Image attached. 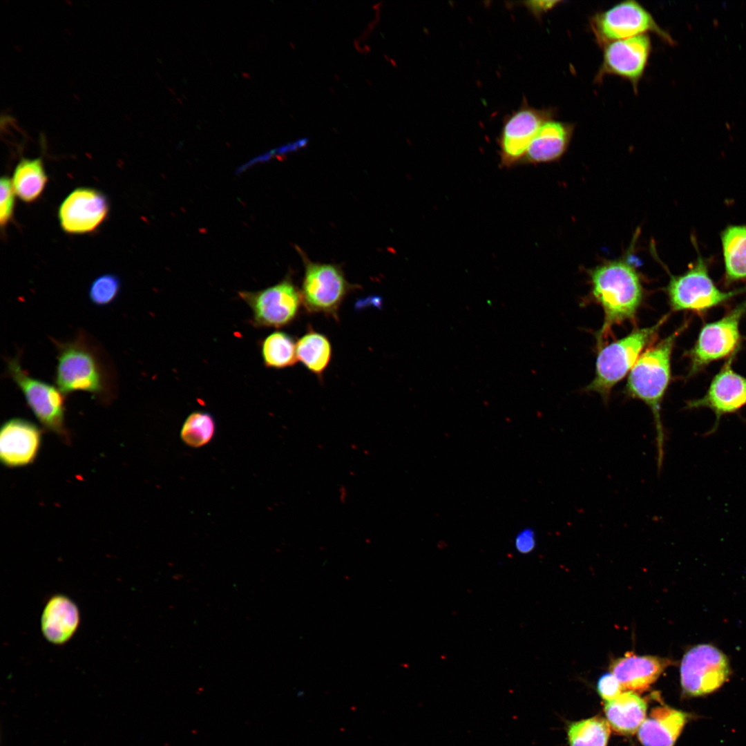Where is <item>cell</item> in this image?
Returning <instances> with one entry per match:
<instances>
[{
	"label": "cell",
	"instance_id": "1",
	"mask_svg": "<svg viewBox=\"0 0 746 746\" xmlns=\"http://www.w3.org/2000/svg\"><path fill=\"white\" fill-rule=\"evenodd\" d=\"M57 350L55 383L65 395L89 393L95 400L109 404L116 396L117 374L101 345L82 330L66 341L52 339Z\"/></svg>",
	"mask_w": 746,
	"mask_h": 746
},
{
	"label": "cell",
	"instance_id": "2",
	"mask_svg": "<svg viewBox=\"0 0 746 746\" xmlns=\"http://www.w3.org/2000/svg\"><path fill=\"white\" fill-rule=\"evenodd\" d=\"M590 278L592 296L604 315L597 336L600 345L613 326L635 318L642 301L643 287L638 271L624 259L595 267Z\"/></svg>",
	"mask_w": 746,
	"mask_h": 746
},
{
	"label": "cell",
	"instance_id": "3",
	"mask_svg": "<svg viewBox=\"0 0 746 746\" xmlns=\"http://www.w3.org/2000/svg\"><path fill=\"white\" fill-rule=\"evenodd\" d=\"M688 325L685 322L669 336L645 350L629 374L625 392L644 402L653 415L658 448V468L660 470L664 455V434L660 408L671 379V358L675 343Z\"/></svg>",
	"mask_w": 746,
	"mask_h": 746
},
{
	"label": "cell",
	"instance_id": "4",
	"mask_svg": "<svg viewBox=\"0 0 746 746\" xmlns=\"http://www.w3.org/2000/svg\"><path fill=\"white\" fill-rule=\"evenodd\" d=\"M667 317L665 315L652 326L635 329L602 345L597 353L594 378L585 390L607 400L612 388L631 371L642 350L656 339Z\"/></svg>",
	"mask_w": 746,
	"mask_h": 746
},
{
	"label": "cell",
	"instance_id": "5",
	"mask_svg": "<svg viewBox=\"0 0 746 746\" xmlns=\"http://www.w3.org/2000/svg\"><path fill=\"white\" fill-rule=\"evenodd\" d=\"M21 355L19 352L6 360V375L22 392L28 408L42 426L64 442H70L65 422L66 396L56 385L31 376L21 365Z\"/></svg>",
	"mask_w": 746,
	"mask_h": 746
},
{
	"label": "cell",
	"instance_id": "6",
	"mask_svg": "<svg viewBox=\"0 0 746 746\" xmlns=\"http://www.w3.org/2000/svg\"><path fill=\"white\" fill-rule=\"evenodd\" d=\"M298 250L305 267L300 289L303 307L309 314H323L338 322L343 301L358 286L347 281L339 266L312 262Z\"/></svg>",
	"mask_w": 746,
	"mask_h": 746
},
{
	"label": "cell",
	"instance_id": "7",
	"mask_svg": "<svg viewBox=\"0 0 746 746\" xmlns=\"http://www.w3.org/2000/svg\"><path fill=\"white\" fill-rule=\"evenodd\" d=\"M745 292L746 287L727 291L720 290L709 275L707 260L700 255L685 273L671 276L667 287L672 310L700 314Z\"/></svg>",
	"mask_w": 746,
	"mask_h": 746
},
{
	"label": "cell",
	"instance_id": "8",
	"mask_svg": "<svg viewBox=\"0 0 746 746\" xmlns=\"http://www.w3.org/2000/svg\"><path fill=\"white\" fill-rule=\"evenodd\" d=\"M745 313L746 300L721 318L702 326L696 343L687 353L689 359L688 376L712 362L736 354L741 339L740 323Z\"/></svg>",
	"mask_w": 746,
	"mask_h": 746
},
{
	"label": "cell",
	"instance_id": "9",
	"mask_svg": "<svg viewBox=\"0 0 746 746\" xmlns=\"http://www.w3.org/2000/svg\"><path fill=\"white\" fill-rule=\"evenodd\" d=\"M591 27L598 43L602 46L649 32L674 44L673 38L658 26L651 13L633 0L622 1L595 14L591 19Z\"/></svg>",
	"mask_w": 746,
	"mask_h": 746
},
{
	"label": "cell",
	"instance_id": "10",
	"mask_svg": "<svg viewBox=\"0 0 746 746\" xmlns=\"http://www.w3.org/2000/svg\"><path fill=\"white\" fill-rule=\"evenodd\" d=\"M682 691L688 696H705L718 689L728 679L726 655L710 644H697L683 656L680 667Z\"/></svg>",
	"mask_w": 746,
	"mask_h": 746
},
{
	"label": "cell",
	"instance_id": "11",
	"mask_svg": "<svg viewBox=\"0 0 746 746\" xmlns=\"http://www.w3.org/2000/svg\"><path fill=\"white\" fill-rule=\"evenodd\" d=\"M252 312L254 325L280 328L294 321L303 306L300 289L289 277L265 289L239 292Z\"/></svg>",
	"mask_w": 746,
	"mask_h": 746
},
{
	"label": "cell",
	"instance_id": "12",
	"mask_svg": "<svg viewBox=\"0 0 746 746\" xmlns=\"http://www.w3.org/2000/svg\"><path fill=\"white\" fill-rule=\"evenodd\" d=\"M602 63L595 79L613 75L632 84L635 91L645 71L651 51L648 34L609 42L604 46Z\"/></svg>",
	"mask_w": 746,
	"mask_h": 746
},
{
	"label": "cell",
	"instance_id": "13",
	"mask_svg": "<svg viewBox=\"0 0 746 746\" xmlns=\"http://www.w3.org/2000/svg\"><path fill=\"white\" fill-rule=\"evenodd\" d=\"M553 111L528 106L526 100L504 120L499 139L500 161L504 167L521 162L542 124L551 119Z\"/></svg>",
	"mask_w": 746,
	"mask_h": 746
},
{
	"label": "cell",
	"instance_id": "14",
	"mask_svg": "<svg viewBox=\"0 0 746 746\" xmlns=\"http://www.w3.org/2000/svg\"><path fill=\"white\" fill-rule=\"evenodd\" d=\"M109 211L106 196L95 189L80 187L70 193L58 211L61 229L67 233L84 234L95 231Z\"/></svg>",
	"mask_w": 746,
	"mask_h": 746
},
{
	"label": "cell",
	"instance_id": "15",
	"mask_svg": "<svg viewBox=\"0 0 746 746\" xmlns=\"http://www.w3.org/2000/svg\"><path fill=\"white\" fill-rule=\"evenodd\" d=\"M734 356H730L725 363L701 398L687 403L688 409L707 408L714 412L716 421L710 433L716 430L722 416L736 412L746 405V377L733 370Z\"/></svg>",
	"mask_w": 746,
	"mask_h": 746
},
{
	"label": "cell",
	"instance_id": "16",
	"mask_svg": "<svg viewBox=\"0 0 746 746\" xmlns=\"http://www.w3.org/2000/svg\"><path fill=\"white\" fill-rule=\"evenodd\" d=\"M41 429L34 423L19 417L6 421L0 430V460L8 468L32 463L41 444Z\"/></svg>",
	"mask_w": 746,
	"mask_h": 746
},
{
	"label": "cell",
	"instance_id": "17",
	"mask_svg": "<svg viewBox=\"0 0 746 746\" xmlns=\"http://www.w3.org/2000/svg\"><path fill=\"white\" fill-rule=\"evenodd\" d=\"M672 662L667 658L652 656H637L627 653L613 660L610 671L622 688L634 691L647 689Z\"/></svg>",
	"mask_w": 746,
	"mask_h": 746
},
{
	"label": "cell",
	"instance_id": "18",
	"mask_svg": "<svg viewBox=\"0 0 746 746\" xmlns=\"http://www.w3.org/2000/svg\"><path fill=\"white\" fill-rule=\"evenodd\" d=\"M79 621L77 604L64 595H55L48 600L43 610L41 632L50 643L63 644L69 641L77 631Z\"/></svg>",
	"mask_w": 746,
	"mask_h": 746
},
{
	"label": "cell",
	"instance_id": "19",
	"mask_svg": "<svg viewBox=\"0 0 746 746\" xmlns=\"http://www.w3.org/2000/svg\"><path fill=\"white\" fill-rule=\"evenodd\" d=\"M690 716L666 705L653 708L638 730L643 746H673Z\"/></svg>",
	"mask_w": 746,
	"mask_h": 746
},
{
	"label": "cell",
	"instance_id": "20",
	"mask_svg": "<svg viewBox=\"0 0 746 746\" xmlns=\"http://www.w3.org/2000/svg\"><path fill=\"white\" fill-rule=\"evenodd\" d=\"M573 128L569 123L546 120L530 141L521 162L540 164L557 160L566 151Z\"/></svg>",
	"mask_w": 746,
	"mask_h": 746
},
{
	"label": "cell",
	"instance_id": "21",
	"mask_svg": "<svg viewBox=\"0 0 746 746\" xmlns=\"http://www.w3.org/2000/svg\"><path fill=\"white\" fill-rule=\"evenodd\" d=\"M605 702L607 721L618 734H633L645 719L646 701L633 691L621 693L616 698Z\"/></svg>",
	"mask_w": 746,
	"mask_h": 746
},
{
	"label": "cell",
	"instance_id": "22",
	"mask_svg": "<svg viewBox=\"0 0 746 746\" xmlns=\"http://www.w3.org/2000/svg\"><path fill=\"white\" fill-rule=\"evenodd\" d=\"M727 284L746 280V224H731L720 233Z\"/></svg>",
	"mask_w": 746,
	"mask_h": 746
},
{
	"label": "cell",
	"instance_id": "23",
	"mask_svg": "<svg viewBox=\"0 0 746 746\" xmlns=\"http://www.w3.org/2000/svg\"><path fill=\"white\" fill-rule=\"evenodd\" d=\"M296 356L298 361L322 381L332 357L331 342L327 336L308 326L296 342Z\"/></svg>",
	"mask_w": 746,
	"mask_h": 746
},
{
	"label": "cell",
	"instance_id": "24",
	"mask_svg": "<svg viewBox=\"0 0 746 746\" xmlns=\"http://www.w3.org/2000/svg\"><path fill=\"white\" fill-rule=\"evenodd\" d=\"M11 180L15 193L20 200L28 203L37 200L48 182L42 159L21 158Z\"/></svg>",
	"mask_w": 746,
	"mask_h": 746
},
{
	"label": "cell",
	"instance_id": "25",
	"mask_svg": "<svg viewBox=\"0 0 746 746\" xmlns=\"http://www.w3.org/2000/svg\"><path fill=\"white\" fill-rule=\"evenodd\" d=\"M261 355L267 367L283 369L294 366L298 361L296 342L286 332H274L262 341Z\"/></svg>",
	"mask_w": 746,
	"mask_h": 746
},
{
	"label": "cell",
	"instance_id": "26",
	"mask_svg": "<svg viewBox=\"0 0 746 746\" xmlns=\"http://www.w3.org/2000/svg\"><path fill=\"white\" fill-rule=\"evenodd\" d=\"M610 725L603 718L595 716L570 724L567 736L570 746H606Z\"/></svg>",
	"mask_w": 746,
	"mask_h": 746
},
{
	"label": "cell",
	"instance_id": "27",
	"mask_svg": "<svg viewBox=\"0 0 746 746\" xmlns=\"http://www.w3.org/2000/svg\"><path fill=\"white\" fill-rule=\"evenodd\" d=\"M216 429V422L211 414L203 411H195L184 420L180 437L187 446L199 448L213 439Z\"/></svg>",
	"mask_w": 746,
	"mask_h": 746
},
{
	"label": "cell",
	"instance_id": "28",
	"mask_svg": "<svg viewBox=\"0 0 746 746\" xmlns=\"http://www.w3.org/2000/svg\"><path fill=\"white\" fill-rule=\"evenodd\" d=\"M120 289V278L113 274H104L97 277L90 284L88 298L93 305L104 307L116 299Z\"/></svg>",
	"mask_w": 746,
	"mask_h": 746
},
{
	"label": "cell",
	"instance_id": "29",
	"mask_svg": "<svg viewBox=\"0 0 746 746\" xmlns=\"http://www.w3.org/2000/svg\"><path fill=\"white\" fill-rule=\"evenodd\" d=\"M0 184V224L1 228H3L8 225L12 218L15 204V193L12 180L8 176H2Z\"/></svg>",
	"mask_w": 746,
	"mask_h": 746
},
{
	"label": "cell",
	"instance_id": "30",
	"mask_svg": "<svg viewBox=\"0 0 746 746\" xmlns=\"http://www.w3.org/2000/svg\"><path fill=\"white\" fill-rule=\"evenodd\" d=\"M622 687L612 673L602 675L597 683V691L605 701L612 700L621 694Z\"/></svg>",
	"mask_w": 746,
	"mask_h": 746
},
{
	"label": "cell",
	"instance_id": "31",
	"mask_svg": "<svg viewBox=\"0 0 746 746\" xmlns=\"http://www.w3.org/2000/svg\"><path fill=\"white\" fill-rule=\"evenodd\" d=\"M536 544L535 535L531 529H524L519 532L515 538V549L522 554L531 552Z\"/></svg>",
	"mask_w": 746,
	"mask_h": 746
},
{
	"label": "cell",
	"instance_id": "32",
	"mask_svg": "<svg viewBox=\"0 0 746 746\" xmlns=\"http://www.w3.org/2000/svg\"><path fill=\"white\" fill-rule=\"evenodd\" d=\"M560 1H531L524 2L525 6L537 17L551 10Z\"/></svg>",
	"mask_w": 746,
	"mask_h": 746
}]
</instances>
